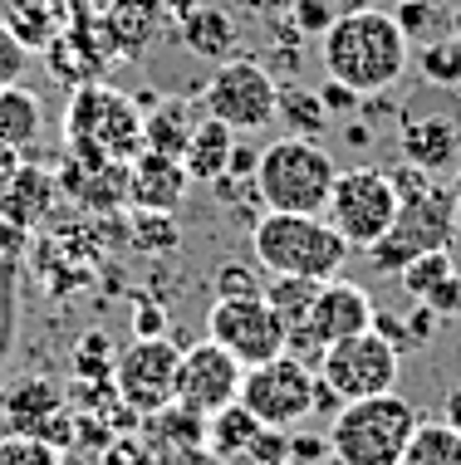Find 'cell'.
Listing matches in <instances>:
<instances>
[{
  "label": "cell",
  "mask_w": 461,
  "mask_h": 465,
  "mask_svg": "<svg viewBox=\"0 0 461 465\" xmlns=\"http://www.w3.org/2000/svg\"><path fill=\"white\" fill-rule=\"evenodd\" d=\"M319 59H324V74L348 84L354 94H388L407 74L413 40L403 35L393 10L358 5V10H339V20L319 35Z\"/></svg>",
  "instance_id": "6da1fadb"
},
{
  "label": "cell",
  "mask_w": 461,
  "mask_h": 465,
  "mask_svg": "<svg viewBox=\"0 0 461 465\" xmlns=\"http://www.w3.org/2000/svg\"><path fill=\"white\" fill-rule=\"evenodd\" d=\"M393 186H397V216L388 235L368 245V265L378 274H403L407 260L427 255V250H452L456 235L452 186H442L432 172L413 167V162H403L393 172Z\"/></svg>",
  "instance_id": "7a4b0ae2"
},
{
  "label": "cell",
  "mask_w": 461,
  "mask_h": 465,
  "mask_svg": "<svg viewBox=\"0 0 461 465\" xmlns=\"http://www.w3.org/2000/svg\"><path fill=\"white\" fill-rule=\"evenodd\" d=\"M65 147L84 167H104V162H133L143 153V108L133 94L98 84L69 89L65 108Z\"/></svg>",
  "instance_id": "3957f363"
},
{
  "label": "cell",
  "mask_w": 461,
  "mask_h": 465,
  "mask_svg": "<svg viewBox=\"0 0 461 465\" xmlns=\"http://www.w3.org/2000/svg\"><path fill=\"white\" fill-rule=\"evenodd\" d=\"M256 265L266 274H305V280H334L348 260V241L324 216L305 211H266L251 225Z\"/></svg>",
  "instance_id": "277c9868"
},
{
  "label": "cell",
  "mask_w": 461,
  "mask_h": 465,
  "mask_svg": "<svg viewBox=\"0 0 461 465\" xmlns=\"http://www.w3.org/2000/svg\"><path fill=\"white\" fill-rule=\"evenodd\" d=\"M339 177V162L319 143V137H295L285 133L270 143L256 162V196L266 211H305V216H324Z\"/></svg>",
  "instance_id": "5b68a950"
},
{
  "label": "cell",
  "mask_w": 461,
  "mask_h": 465,
  "mask_svg": "<svg viewBox=\"0 0 461 465\" xmlns=\"http://www.w3.org/2000/svg\"><path fill=\"white\" fill-rule=\"evenodd\" d=\"M417 421V407L397 392L344 401L329 426V456L339 465H397Z\"/></svg>",
  "instance_id": "8992f818"
},
{
  "label": "cell",
  "mask_w": 461,
  "mask_h": 465,
  "mask_svg": "<svg viewBox=\"0 0 461 465\" xmlns=\"http://www.w3.org/2000/svg\"><path fill=\"white\" fill-rule=\"evenodd\" d=\"M397 216V186L393 172L383 167H348L334 177L329 206H324V221L348 241V250H368L373 241L388 235V225Z\"/></svg>",
  "instance_id": "52a82bcc"
},
{
  "label": "cell",
  "mask_w": 461,
  "mask_h": 465,
  "mask_svg": "<svg viewBox=\"0 0 461 465\" xmlns=\"http://www.w3.org/2000/svg\"><path fill=\"white\" fill-rule=\"evenodd\" d=\"M276 98H280V84L260 59H221L211 69L206 89H202V108L206 118L226 123L231 133H260L276 123Z\"/></svg>",
  "instance_id": "ba28073f"
},
{
  "label": "cell",
  "mask_w": 461,
  "mask_h": 465,
  "mask_svg": "<svg viewBox=\"0 0 461 465\" xmlns=\"http://www.w3.org/2000/svg\"><path fill=\"white\" fill-rule=\"evenodd\" d=\"M315 372L344 401H358V397L393 392L397 377H403V353H397L378 329H364V333H348V338H339V343L324 348Z\"/></svg>",
  "instance_id": "9c48e42d"
},
{
  "label": "cell",
  "mask_w": 461,
  "mask_h": 465,
  "mask_svg": "<svg viewBox=\"0 0 461 465\" xmlns=\"http://www.w3.org/2000/svg\"><path fill=\"white\" fill-rule=\"evenodd\" d=\"M373 313H378V309H373L368 289L334 274V280L319 284V299H315V309H309L305 329L285 338V353H295L300 362H309V368H319V353L329 343H339V338H348V333L373 329Z\"/></svg>",
  "instance_id": "30bf717a"
},
{
  "label": "cell",
  "mask_w": 461,
  "mask_h": 465,
  "mask_svg": "<svg viewBox=\"0 0 461 465\" xmlns=\"http://www.w3.org/2000/svg\"><path fill=\"white\" fill-rule=\"evenodd\" d=\"M177 368H182V348L172 338H133L128 348H118L114 358V387L118 401L128 411H162L167 401H177Z\"/></svg>",
  "instance_id": "8fae6325"
},
{
  "label": "cell",
  "mask_w": 461,
  "mask_h": 465,
  "mask_svg": "<svg viewBox=\"0 0 461 465\" xmlns=\"http://www.w3.org/2000/svg\"><path fill=\"white\" fill-rule=\"evenodd\" d=\"M241 401L266 426H285V431H290L295 421H305L309 411H315V368L300 362L295 353L256 362V368H246V377H241Z\"/></svg>",
  "instance_id": "7c38bea8"
},
{
  "label": "cell",
  "mask_w": 461,
  "mask_h": 465,
  "mask_svg": "<svg viewBox=\"0 0 461 465\" xmlns=\"http://www.w3.org/2000/svg\"><path fill=\"white\" fill-rule=\"evenodd\" d=\"M206 338H216L241 368H256L266 358H280L290 333H285L280 313L266 304V294H256V299H216L206 313Z\"/></svg>",
  "instance_id": "4fadbf2b"
},
{
  "label": "cell",
  "mask_w": 461,
  "mask_h": 465,
  "mask_svg": "<svg viewBox=\"0 0 461 465\" xmlns=\"http://www.w3.org/2000/svg\"><path fill=\"white\" fill-rule=\"evenodd\" d=\"M241 377L246 368L236 362L216 338H202V343L182 348V368H177V401L196 417H211V411L231 407L241 397Z\"/></svg>",
  "instance_id": "5bb4252c"
},
{
  "label": "cell",
  "mask_w": 461,
  "mask_h": 465,
  "mask_svg": "<svg viewBox=\"0 0 461 465\" xmlns=\"http://www.w3.org/2000/svg\"><path fill=\"white\" fill-rule=\"evenodd\" d=\"M40 54H45V69L55 74L65 89L98 84L108 69H114V49H108V40H104L98 10H74L69 25L40 49Z\"/></svg>",
  "instance_id": "9a60e30c"
},
{
  "label": "cell",
  "mask_w": 461,
  "mask_h": 465,
  "mask_svg": "<svg viewBox=\"0 0 461 465\" xmlns=\"http://www.w3.org/2000/svg\"><path fill=\"white\" fill-rule=\"evenodd\" d=\"M98 25H104L108 49H114V64H138L147 49H157L172 35L177 15L162 0H104Z\"/></svg>",
  "instance_id": "2e32d148"
},
{
  "label": "cell",
  "mask_w": 461,
  "mask_h": 465,
  "mask_svg": "<svg viewBox=\"0 0 461 465\" xmlns=\"http://www.w3.org/2000/svg\"><path fill=\"white\" fill-rule=\"evenodd\" d=\"M186 177L182 157H162V153H143L128 162V206L133 211H177L186 201Z\"/></svg>",
  "instance_id": "e0dca14e"
},
{
  "label": "cell",
  "mask_w": 461,
  "mask_h": 465,
  "mask_svg": "<svg viewBox=\"0 0 461 465\" xmlns=\"http://www.w3.org/2000/svg\"><path fill=\"white\" fill-rule=\"evenodd\" d=\"M143 108V147L162 157H182L186 143H192L196 123H202V108L192 98H172V94H133Z\"/></svg>",
  "instance_id": "ac0fdd59"
},
{
  "label": "cell",
  "mask_w": 461,
  "mask_h": 465,
  "mask_svg": "<svg viewBox=\"0 0 461 465\" xmlns=\"http://www.w3.org/2000/svg\"><path fill=\"white\" fill-rule=\"evenodd\" d=\"M397 147H403V162H413L422 172H446L461 157V123L446 118V113H427V118H403L397 128Z\"/></svg>",
  "instance_id": "d6986e66"
},
{
  "label": "cell",
  "mask_w": 461,
  "mask_h": 465,
  "mask_svg": "<svg viewBox=\"0 0 461 465\" xmlns=\"http://www.w3.org/2000/svg\"><path fill=\"white\" fill-rule=\"evenodd\" d=\"M59 201V177L49 167H35V162H20V172L10 177V186L0 192V221L20 225V231H35V225L49 221Z\"/></svg>",
  "instance_id": "ffe728a7"
},
{
  "label": "cell",
  "mask_w": 461,
  "mask_h": 465,
  "mask_svg": "<svg viewBox=\"0 0 461 465\" xmlns=\"http://www.w3.org/2000/svg\"><path fill=\"white\" fill-rule=\"evenodd\" d=\"M69 15H74L69 0H0V25H5L30 54H40V49L69 25Z\"/></svg>",
  "instance_id": "44dd1931"
},
{
  "label": "cell",
  "mask_w": 461,
  "mask_h": 465,
  "mask_svg": "<svg viewBox=\"0 0 461 465\" xmlns=\"http://www.w3.org/2000/svg\"><path fill=\"white\" fill-rule=\"evenodd\" d=\"M177 35H182V45L192 49L196 59H211V64H221V59L236 54V20H231V10L206 5V0L177 20Z\"/></svg>",
  "instance_id": "7402d4cb"
},
{
  "label": "cell",
  "mask_w": 461,
  "mask_h": 465,
  "mask_svg": "<svg viewBox=\"0 0 461 465\" xmlns=\"http://www.w3.org/2000/svg\"><path fill=\"white\" fill-rule=\"evenodd\" d=\"M236 137H241V133H231L226 123H216V118H206V113H202V123H196L192 143H186V153H182L186 177L206 182V186L216 182V177H226V162H231Z\"/></svg>",
  "instance_id": "603a6c76"
},
{
  "label": "cell",
  "mask_w": 461,
  "mask_h": 465,
  "mask_svg": "<svg viewBox=\"0 0 461 465\" xmlns=\"http://www.w3.org/2000/svg\"><path fill=\"white\" fill-rule=\"evenodd\" d=\"M260 426H266V421H260L256 411L236 397L231 407H221V411H211V417H206V450H211V456H221L226 465H241V456L251 450Z\"/></svg>",
  "instance_id": "cb8c5ba5"
},
{
  "label": "cell",
  "mask_w": 461,
  "mask_h": 465,
  "mask_svg": "<svg viewBox=\"0 0 461 465\" xmlns=\"http://www.w3.org/2000/svg\"><path fill=\"white\" fill-rule=\"evenodd\" d=\"M45 133V108L25 84L0 89V143H10L15 153H30Z\"/></svg>",
  "instance_id": "d4e9b609"
},
{
  "label": "cell",
  "mask_w": 461,
  "mask_h": 465,
  "mask_svg": "<svg viewBox=\"0 0 461 465\" xmlns=\"http://www.w3.org/2000/svg\"><path fill=\"white\" fill-rule=\"evenodd\" d=\"M89 216H118L123 206H128V162H104V167H89L79 182V192H74Z\"/></svg>",
  "instance_id": "484cf974"
},
{
  "label": "cell",
  "mask_w": 461,
  "mask_h": 465,
  "mask_svg": "<svg viewBox=\"0 0 461 465\" xmlns=\"http://www.w3.org/2000/svg\"><path fill=\"white\" fill-rule=\"evenodd\" d=\"M319 284L324 280H305V274H270L266 280V304L280 313L285 333L305 329L309 309H315V299H319Z\"/></svg>",
  "instance_id": "4316f807"
},
{
  "label": "cell",
  "mask_w": 461,
  "mask_h": 465,
  "mask_svg": "<svg viewBox=\"0 0 461 465\" xmlns=\"http://www.w3.org/2000/svg\"><path fill=\"white\" fill-rule=\"evenodd\" d=\"M276 118L285 123V133H295V137H319L329 128V113L319 104V89H305V84H280Z\"/></svg>",
  "instance_id": "83f0119b"
},
{
  "label": "cell",
  "mask_w": 461,
  "mask_h": 465,
  "mask_svg": "<svg viewBox=\"0 0 461 465\" xmlns=\"http://www.w3.org/2000/svg\"><path fill=\"white\" fill-rule=\"evenodd\" d=\"M397 465H461V431H452L446 421H417Z\"/></svg>",
  "instance_id": "f1b7e54d"
},
{
  "label": "cell",
  "mask_w": 461,
  "mask_h": 465,
  "mask_svg": "<svg viewBox=\"0 0 461 465\" xmlns=\"http://www.w3.org/2000/svg\"><path fill=\"white\" fill-rule=\"evenodd\" d=\"M397 280H403V289L417 299V304H432V299L446 289V280H456V260H452V250H427V255L407 260Z\"/></svg>",
  "instance_id": "f546056e"
},
{
  "label": "cell",
  "mask_w": 461,
  "mask_h": 465,
  "mask_svg": "<svg viewBox=\"0 0 461 465\" xmlns=\"http://www.w3.org/2000/svg\"><path fill=\"white\" fill-rule=\"evenodd\" d=\"M128 245L138 255H177L182 231L172 221V211H133L128 216Z\"/></svg>",
  "instance_id": "4dcf8cb0"
},
{
  "label": "cell",
  "mask_w": 461,
  "mask_h": 465,
  "mask_svg": "<svg viewBox=\"0 0 461 465\" xmlns=\"http://www.w3.org/2000/svg\"><path fill=\"white\" fill-rule=\"evenodd\" d=\"M413 64L427 84H437V89H461V45L452 35H442V40H427L413 49Z\"/></svg>",
  "instance_id": "1f68e13d"
},
{
  "label": "cell",
  "mask_w": 461,
  "mask_h": 465,
  "mask_svg": "<svg viewBox=\"0 0 461 465\" xmlns=\"http://www.w3.org/2000/svg\"><path fill=\"white\" fill-rule=\"evenodd\" d=\"M397 25H403V35L417 45H427V40H442L446 35V25H452V15L442 10V0H397Z\"/></svg>",
  "instance_id": "d6a6232c"
},
{
  "label": "cell",
  "mask_w": 461,
  "mask_h": 465,
  "mask_svg": "<svg viewBox=\"0 0 461 465\" xmlns=\"http://www.w3.org/2000/svg\"><path fill=\"white\" fill-rule=\"evenodd\" d=\"M0 465H65V450L40 441V436H0Z\"/></svg>",
  "instance_id": "836d02e7"
},
{
  "label": "cell",
  "mask_w": 461,
  "mask_h": 465,
  "mask_svg": "<svg viewBox=\"0 0 461 465\" xmlns=\"http://www.w3.org/2000/svg\"><path fill=\"white\" fill-rule=\"evenodd\" d=\"M216 299H256L266 294V280H260V265H246V260H226V265L216 270Z\"/></svg>",
  "instance_id": "e575fe53"
},
{
  "label": "cell",
  "mask_w": 461,
  "mask_h": 465,
  "mask_svg": "<svg viewBox=\"0 0 461 465\" xmlns=\"http://www.w3.org/2000/svg\"><path fill=\"white\" fill-rule=\"evenodd\" d=\"M15 260L20 255H0V362H5L10 333H15Z\"/></svg>",
  "instance_id": "d590c367"
},
{
  "label": "cell",
  "mask_w": 461,
  "mask_h": 465,
  "mask_svg": "<svg viewBox=\"0 0 461 465\" xmlns=\"http://www.w3.org/2000/svg\"><path fill=\"white\" fill-rule=\"evenodd\" d=\"M276 460H290V431L285 426H260L241 465H276Z\"/></svg>",
  "instance_id": "8d00e7d4"
},
{
  "label": "cell",
  "mask_w": 461,
  "mask_h": 465,
  "mask_svg": "<svg viewBox=\"0 0 461 465\" xmlns=\"http://www.w3.org/2000/svg\"><path fill=\"white\" fill-rule=\"evenodd\" d=\"M290 20L300 25L305 40H319V35L329 30L334 20H339V5H334V0H295V5H290Z\"/></svg>",
  "instance_id": "74e56055"
},
{
  "label": "cell",
  "mask_w": 461,
  "mask_h": 465,
  "mask_svg": "<svg viewBox=\"0 0 461 465\" xmlns=\"http://www.w3.org/2000/svg\"><path fill=\"white\" fill-rule=\"evenodd\" d=\"M98 465H157V456L147 450L143 436H114L98 450Z\"/></svg>",
  "instance_id": "f35d334b"
},
{
  "label": "cell",
  "mask_w": 461,
  "mask_h": 465,
  "mask_svg": "<svg viewBox=\"0 0 461 465\" xmlns=\"http://www.w3.org/2000/svg\"><path fill=\"white\" fill-rule=\"evenodd\" d=\"M25 69H30V49H25L15 35L0 25V89H10V84L25 79Z\"/></svg>",
  "instance_id": "ab89813d"
},
{
  "label": "cell",
  "mask_w": 461,
  "mask_h": 465,
  "mask_svg": "<svg viewBox=\"0 0 461 465\" xmlns=\"http://www.w3.org/2000/svg\"><path fill=\"white\" fill-rule=\"evenodd\" d=\"M319 104H324V113H329V118H354L358 104H364V94H354V89H348V84H339V79H324Z\"/></svg>",
  "instance_id": "60d3db41"
},
{
  "label": "cell",
  "mask_w": 461,
  "mask_h": 465,
  "mask_svg": "<svg viewBox=\"0 0 461 465\" xmlns=\"http://www.w3.org/2000/svg\"><path fill=\"white\" fill-rule=\"evenodd\" d=\"M324 456H329V436H309V431L290 436V460L295 465H319Z\"/></svg>",
  "instance_id": "b9f144b4"
},
{
  "label": "cell",
  "mask_w": 461,
  "mask_h": 465,
  "mask_svg": "<svg viewBox=\"0 0 461 465\" xmlns=\"http://www.w3.org/2000/svg\"><path fill=\"white\" fill-rule=\"evenodd\" d=\"M437 323H442V313H437V309H432V304H417V309H413V319H407V338H413V348L432 343V338H437Z\"/></svg>",
  "instance_id": "7bdbcfd3"
},
{
  "label": "cell",
  "mask_w": 461,
  "mask_h": 465,
  "mask_svg": "<svg viewBox=\"0 0 461 465\" xmlns=\"http://www.w3.org/2000/svg\"><path fill=\"white\" fill-rule=\"evenodd\" d=\"M157 465H226L221 456H211L206 446H182V450H153Z\"/></svg>",
  "instance_id": "ee69618b"
},
{
  "label": "cell",
  "mask_w": 461,
  "mask_h": 465,
  "mask_svg": "<svg viewBox=\"0 0 461 465\" xmlns=\"http://www.w3.org/2000/svg\"><path fill=\"white\" fill-rule=\"evenodd\" d=\"M256 162H260V153H256V147H246L241 137H236V147H231V162H226V177L256 182Z\"/></svg>",
  "instance_id": "f6af8a7d"
},
{
  "label": "cell",
  "mask_w": 461,
  "mask_h": 465,
  "mask_svg": "<svg viewBox=\"0 0 461 465\" xmlns=\"http://www.w3.org/2000/svg\"><path fill=\"white\" fill-rule=\"evenodd\" d=\"M162 329H167V313H162L157 304H147V299H138V319H133V333H138V338H157Z\"/></svg>",
  "instance_id": "bcb514c9"
},
{
  "label": "cell",
  "mask_w": 461,
  "mask_h": 465,
  "mask_svg": "<svg viewBox=\"0 0 461 465\" xmlns=\"http://www.w3.org/2000/svg\"><path fill=\"white\" fill-rule=\"evenodd\" d=\"M373 329L388 338L397 353H403V348H413V338H407V323H403V319H393V313H373Z\"/></svg>",
  "instance_id": "7dc6e473"
},
{
  "label": "cell",
  "mask_w": 461,
  "mask_h": 465,
  "mask_svg": "<svg viewBox=\"0 0 461 465\" xmlns=\"http://www.w3.org/2000/svg\"><path fill=\"white\" fill-rule=\"evenodd\" d=\"M339 407H344V397L334 392V387H329V382H324V377L315 372V411H324V417H334Z\"/></svg>",
  "instance_id": "c3c4849f"
},
{
  "label": "cell",
  "mask_w": 461,
  "mask_h": 465,
  "mask_svg": "<svg viewBox=\"0 0 461 465\" xmlns=\"http://www.w3.org/2000/svg\"><path fill=\"white\" fill-rule=\"evenodd\" d=\"M20 153H15V147H10V143H0V192H5V186H10V177H15V172H20Z\"/></svg>",
  "instance_id": "681fc988"
},
{
  "label": "cell",
  "mask_w": 461,
  "mask_h": 465,
  "mask_svg": "<svg viewBox=\"0 0 461 465\" xmlns=\"http://www.w3.org/2000/svg\"><path fill=\"white\" fill-rule=\"evenodd\" d=\"M442 421L452 426V431H461V387H456L452 397H446V407H442Z\"/></svg>",
  "instance_id": "f907efd6"
},
{
  "label": "cell",
  "mask_w": 461,
  "mask_h": 465,
  "mask_svg": "<svg viewBox=\"0 0 461 465\" xmlns=\"http://www.w3.org/2000/svg\"><path fill=\"white\" fill-rule=\"evenodd\" d=\"M373 143V123H348V147H368Z\"/></svg>",
  "instance_id": "816d5d0a"
},
{
  "label": "cell",
  "mask_w": 461,
  "mask_h": 465,
  "mask_svg": "<svg viewBox=\"0 0 461 465\" xmlns=\"http://www.w3.org/2000/svg\"><path fill=\"white\" fill-rule=\"evenodd\" d=\"M251 5L260 10V15H290L295 0H251Z\"/></svg>",
  "instance_id": "f5cc1de1"
},
{
  "label": "cell",
  "mask_w": 461,
  "mask_h": 465,
  "mask_svg": "<svg viewBox=\"0 0 461 465\" xmlns=\"http://www.w3.org/2000/svg\"><path fill=\"white\" fill-rule=\"evenodd\" d=\"M162 5H167V10H172V15H177V20H182V15H186V10H196V5H202V0H162Z\"/></svg>",
  "instance_id": "db71d44e"
},
{
  "label": "cell",
  "mask_w": 461,
  "mask_h": 465,
  "mask_svg": "<svg viewBox=\"0 0 461 465\" xmlns=\"http://www.w3.org/2000/svg\"><path fill=\"white\" fill-rule=\"evenodd\" d=\"M452 206H456V221H461V162H456V177H452Z\"/></svg>",
  "instance_id": "11a10c76"
},
{
  "label": "cell",
  "mask_w": 461,
  "mask_h": 465,
  "mask_svg": "<svg viewBox=\"0 0 461 465\" xmlns=\"http://www.w3.org/2000/svg\"><path fill=\"white\" fill-rule=\"evenodd\" d=\"M446 35H452V40L461 45V10H456V15H452V25H446Z\"/></svg>",
  "instance_id": "9f6ffc18"
},
{
  "label": "cell",
  "mask_w": 461,
  "mask_h": 465,
  "mask_svg": "<svg viewBox=\"0 0 461 465\" xmlns=\"http://www.w3.org/2000/svg\"><path fill=\"white\" fill-rule=\"evenodd\" d=\"M339 10H358V5H368V0H334Z\"/></svg>",
  "instance_id": "6f0895ef"
},
{
  "label": "cell",
  "mask_w": 461,
  "mask_h": 465,
  "mask_svg": "<svg viewBox=\"0 0 461 465\" xmlns=\"http://www.w3.org/2000/svg\"><path fill=\"white\" fill-rule=\"evenodd\" d=\"M276 465H295V460H276Z\"/></svg>",
  "instance_id": "680465c9"
},
{
  "label": "cell",
  "mask_w": 461,
  "mask_h": 465,
  "mask_svg": "<svg viewBox=\"0 0 461 465\" xmlns=\"http://www.w3.org/2000/svg\"><path fill=\"white\" fill-rule=\"evenodd\" d=\"M456 319H461V309H456Z\"/></svg>",
  "instance_id": "91938a15"
},
{
  "label": "cell",
  "mask_w": 461,
  "mask_h": 465,
  "mask_svg": "<svg viewBox=\"0 0 461 465\" xmlns=\"http://www.w3.org/2000/svg\"><path fill=\"white\" fill-rule=\"evenodd\" d=\"M98 5H104V0H98Z\"/></svg>",
  "instance_id": "94428289"
}]
</instances>
